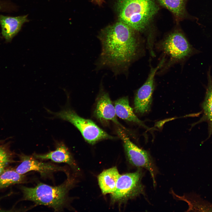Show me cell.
I'll use <instances>...</instances> for the list:
<instances>
[{
  "label": "cell",
  "instance_id": "1",
  "mask_svg": "<svg viewBox=\"0 0 212 212\" xmlns=\"http://www.w3.org/2000/svg\"><path fill=\"white\" fill-rule=\"evenodd\" d=\"M135 32L121 21L106 29L100 37L102 49L98 66L110 68L115 74L127 71L141 49Z\"/></svg>",
  "mask_w": 212,
  "mask_h": 212
},
{
  "label": "cell",
  "instance_id": "2",
  "mask_svg": "<svg viewBox=\"0 0 212 212\" xmlns=\"http://www.w3.org/2000/svg\"><path fill=\"white\" fill-rule=\"evenodd\" d=\"M120 21L136 32H144L159 8L155 0H118Z\"/></svg>",
  "mask_w": 212,
  "mask_h": 212
},
{
  "label": "cell",
  "instance_id": "3",
  "mask_svg": "<svg viewBox=\"0 0 212 212\" xmlns=\"http://www.w3.org/2000/svg\"><path fill=\"white\" fill-rule=\"evenodd\" d=\"M68 176L63 183L57 186L39 183L34 187H22L24 199L37 205L47 206L55 211H61L67 203L68 192L73 184L69 175Z\"/></svg>",
  "mask_w": 212,
  "mask_h": 212
},
{
  "label": "cell",
  "instance_id": "4",
  "mask_svg": "<svg viewBox=\"0 0 212 212\" xmlns=\"http://www.w3.org/2000/svg\"><path fill=\"white\" fill-rule=\"evenodd\" d=\"M52 114L55 117L72 124L80 131L85 140L92 145L102 140L115 138L100 128L93 121L81 117L70 108H66Z\"/></svg>",
  "mask_w": 212,
  "mask_h": 212
},
{
  "label": "cell",
  "instance_id": "5",
  "mask_svg": "<svg viewBox=\"0 0 212 212\" xmlns=\"http://www.w3.org/2000/svg\"><path fill=\"white\" fill-rule=\"evenodd\" d=\"M160 49L168 57L170 63L183 61L198 52L189 42L181 32H172L161 41Z\"/></svg>",
  "mask_w": 212,
  "mask_h": 212
},
{
  "label": "cell",
  "instance_id": "6",
  "mask_svg": "<svg viewBox=\"0 0 212 212\" xmlns=\"http://www.w3.org/2000/svg\"><path fill=\"white\" fill-rule=\"evenodd\" d=\"M143 175L141 168L136 172L120 175L115 191L111 193L113 201L126 200L140 194L145 195L144 186L141 180Z\"/></svg>",
  "mask_w": 212,
  "mask_h": 212
},
{
  "label": "cell",
  "instance_id": "7",
  "mask_svg": "<svg viewBox=\"0 0 212 212\" xmlns=\"http://www.w3.org/2000/svg\"><path fill=\"white\" fill-rule=\"evenodd\" d=\"M117 132L123 142L125 151L129 162L135 166L144 168L147 170L152 177L154 186H155V177L158 171L149 154L133 143L121 128H118Z\"/></svg>",
  "mask_w": 212,
  "mask_h": 212
},
{
  "label": "cell",
  "instance_id": "8",
  "mask_svg": "<svg viewBox=\"0 0 212 212\" xmlns=\"http://www.w3.org/2000/svg\"><path fill=\"white\" fill-rule=\"evenodd\" d=\"M164 62L163 58L156 67L151 68L146 81L137 90L134 100V109L136 112L143 114L150 109L154 89L155 76Z\"/></svg>",
  "mask_w": 212,
  "mask_h": 212
},
{
  "label": "cell",
  "instance_id": "9",
  "mask_svg": "<svg viewBox=\"0 0 212 212\" xmlns=\"http://www.w3.org/2000/svg\"><path fill=\"white\" fill-rule=\"evenodd\" d=\"M20 158L21 162L15 170L20 174H24L30 171H35L39 173L43 177L47 176L54 172L59 171L69 174L64 168L52 163L39 161L34 157L22 155Z\"/></svg>",
  "mask_w": 212,
  "mask_h": 212
},
{
  "label": "cell",
  "instance_id": "10",
  "mask_svg": "<svg viewBox=\"0 0 212 212\" xmlns=\"http://www.w3.org/2000/svg\"><path fill=\"white\" fill-rule=\"evenodd\" d=\"M94 114L96 117L101 122L112 121L122 129L126 130L125 127L118 121L115 107L107 93L103 92L100 95L97 101Z\"/></svg>",
  "mask_w": 212,
  "mask_h": 212
},
{
  "label": "cell",
  "instance_id": "11",
  "mask_svg": "<svg viewBox=\"0 0 212 212\" xmlns=\"http://www.w3.org/2000/svg\"><path fill=\"white\" fill-rule=\"evenodd\" d=\"M29 21L27 15L15 17L0 15L3 36L7 41L11 40L20 31L23 24Z\"/></svg>",
  "mask_w": 212,
  "mask_h": 212
},
{
  "label": "cell",
  "instance_id": "12",
  "mask_svg": "<svg viewBox=\"0 0 212 212\" xmlns=\"http://www.w3.org/2000/svg\"><path fill=\"white\" fill-rule=\"evenodd\" d=\"M34 157L37 159H49L58 163H65L73 168H76V165L73 158L67 148L63 143L57 144L55 150L43 154H34Z\"/></svg>",
  "mask_w": 212,
  "mask_h": 212
},
{
  "label": "cell",
  "instance_id": "13",
  "mask_svg": "<svg viewBox=\"0 0 212 212\" xmlns=\"http://www.w3.org/2000/svg\"><path fill=\"white\" fill-rule=\"evenodd\" d=\"M208 85L204 100L201 107L203 115L197 123L206 122L208 125V136L206 140L212 135V77L209 69L207 74Z\"/></svg>",
  "mask_w": 212,
  "mask_h": 212
},
{
  "label": "cell",
  "instance_id": "14",
  "mask_svg": "<svg viewBox=\"0 0 212 212\" xmlns=\"http://www.w3.org/2000/svg\"><path fill=\"white\" fill-rule=\"evenodd\" d=\"M120 175L116 166L104 170L98 175L99 185L103 194L112 193L115 191Z\"/></svg>",
  "mask_w": 212,
  "mask_h": 212
},
{
  "label": "cell",
  "instance_id": "15",
  "mask_svg": "<svg viewBox=\"0 0 212 212\" xmlns=\"http://www.w3.org/2000/svg\"><path fill=\"white\" fill-rule=\"evenodd\" d=\"M114 107L116 115L120 118L135 122L146 128H148L134 113L132 108L129 105L127 97H122L116 100L115 103Z\"/></svg>",
  "mask_w": 212,
  "mask_h": 212
},
{
  "label": "cell",
  "instance_id": "16",
  "mask_svg": "<svg viewBox=\"0 0 212 212\" xmlns=\"http://www.w3.org/2000/svg\"><path fill=\"white\" fill-rule=\"evenodd\" d=\"M172 193L177 199L188 203L189 208L187 211L212 212V203L203 199L198 194L192 193L181 196Z\"/></svg>",
  "mask_w": 212,
  "mask_h": 212
},
{
  "label": "cell",
  "instance_id": "17",
  "mask_svg": "<svg viewBox=\"0 0 212 212\" xmlns=\"http://www.w3.org/2000/svg\"><path fill=\"white\" fill-rule=\"evenodd\" d=\"M160 4L170 11L176 19L180 20L186 15V8L188 0H157Z\"/></svg>",
  "mask_w": 212,
  "mask_h": 212
},
{
  "label": "cell",
  "instance_id": "18",
  "mask_svg": "<svg viewBox=\"0 0 212 212\" xmlns=\"http://www.w3.org/2000/svg\"><path fill=\"white\" fill-rule=\"evenodd\" d=\"M25 181L26 178L24 174L19 173L15 170H5L0 175V189Z\"/></svg>",
  "mask_w": 212,
  "mask_h": 212
},
{
  "label": "cell",
  "instance_id": "19",
  "mask_svg": "<svg viewBox=\"0 0 212 212\" xmlns=\"http://www.w3.org/2000/svg\"><path fill=\"white\" fill-rule=\"evenodd\" d=\"M10 161L9 156L6 152L0 148V175L5 170Z\"/></svg>",
  "mask_w": 212,
  "mask_h": 212
},
{
  "label": "cell",
  "instance_id": "20",
  "mask_svg": "<svg viewBox=\"0 0 212 212\" xmlns=\"http://www.w3.org/2000/svg\"><path fill=\"white\" fill-rule=\"evenodd\" d=\"M103 0H94L95 1L97 4H100L102 2Z\"/></svg>",
  "mask_w": 212,
  "mask_h": 212
},
{
  "label": "cell",
  "instance_id": "21",
  "mask_svg": "<svg viewBox=\"0 0 212 212\" xmlns=\"http://www.w3.org/2000/svg\"><path fill=\"white\" fill-rule=\"evenodd\" d=\"M2 6L0 5V10L1 9Z\"/></svg>",
  "mask_w": 212,
  "mask_h": 212
}]
</instances>
